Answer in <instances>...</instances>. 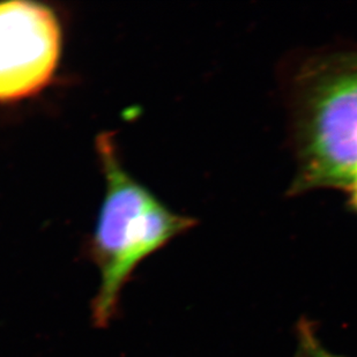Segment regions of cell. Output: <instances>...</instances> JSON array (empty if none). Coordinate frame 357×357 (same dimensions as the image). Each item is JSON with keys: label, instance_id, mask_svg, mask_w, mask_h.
<instances>
[{"label": "cell", "instance_id": "cell-4", "mask_svg": "<svg viewBox=\"0 0 357 357\" xmlns=\"http://www.w3.org/2000/svg\"><path fill=\"white\" fill-rule=\"evenodd\" d=\"M298 340L296 357H342L325 349L316 337L312 325L307 321H303L298 326Z\"/></svg>", "mask_w": 357, "mask_h": 357}, {"label": "cell", "instance_id": "cell-5", "mask_svg": "<svg viewBox=\"0 0 357 357\" xmlns=\"http://www.w3.org/2000/svg\"><path fill=\"white\" fill-rule=\"evenodd\" d=\"M344 192L347 193V202L349 208L357 215V177L351 182V185L348 186Z\"/></svg>", "mask_w": 357, "mask_h": 357}, {"label": "cell", "instance_id": "cell-3", "mask_svg": "<svg viewBox=\"0 0 357 357\" xmlns=\"http://www.w3.org/2000/svg\"><path fill=\"white\" fill-rule=\"evenodd\" d=\"M61 51L54 10L26 0L0 3V102L42 91L54 77Z\"/></svg>", "mask_w": 357, "mask_h": 357}, {"label": "cell", "instance_id": "cell-1", "mask_svg": "<svg viewBox=\"0 0 357 357\" xmlns=\"http://www.w3.org/2000/svg\"><path fill=\"white\" fill-rule=\"evenodd\" d=\"M283 91L295 158L288 193L346 191L357 177V44L296 58Z\"/></svg>", "mask_w": 357, "mask_h": 357}, {"label": "cell", "instance_id": "cell-2", "mask_svg": "<svg viewBox=\"0 0 357 357\" xmlns=\"http://www.w3.org/2000/svg\"><path fill=\"white\" fill-rule=\"evenodd\" d=\"M105 177V196L88 244L101 283L91 303L95 326H109L119 311L121 290L142 260L196 226V220L172 212L121 165L114 133L96 138Z\"/></svg>", "mask_w": 357, "mask_h": 357}]
</instances>
